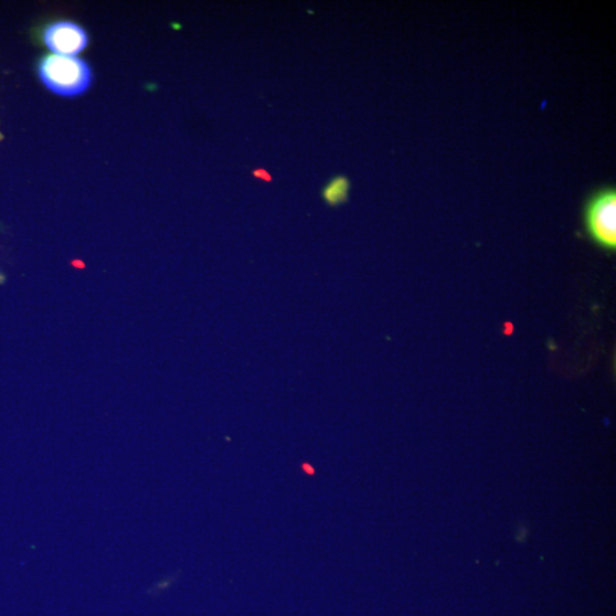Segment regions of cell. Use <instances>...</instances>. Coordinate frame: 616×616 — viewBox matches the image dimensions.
<instances>
[{"mask_svg": "<svg viewBox=\"0 0 616 616\" xmlns=\"http://www.w3.org/2000/svg\"><path fill=\"white\" fill-rule=\"evenodd\" d=\"M40 76L44 85L61 96H77L92 84L89 65L77 57L47 55L40 63Z\"/></svg>", "mask_w": 616, "mask_h": 616, "instance_id": "6da1fadb", "label": "cell"}, {"mask_svg": "<svg viewBox=\"0 0 616 616\" xmlns=\"http://www.w3.org/2000/svg\"><path fill=\"white\" fill-rule=\"evenodd\" d=\"M587 229L595 242L606 249L616 246V192L607 189L596 194L586 212Z\"/></svg>", "mask_w": 616, "mask_h": 616, "instance_id": "7a4b0ae2", "label": "cell"}, {"mask_svg": "<svg viewBox=\"0 0 616 616\" xmlns=\"http://www.w3.org/2000/svg\"><path fill=\"white\" fill-rule=\"evenodd\" d=\"M44 42L55 55L74 57L88 45L86 31L74 22H55L44 32Z\"/></svg>", "mask_w": 616, "mask_h": 616, "instance_id": "3957f363", "label": "cell"}, {"mask_svg": "<svg viewBox=\"0 0 616 616\" xmlns=\"http://www.w3.org/2000/svg\"><path fill=\"white\" fill-rule=\"evenodd\" d=\"M351 189L350 180L347 177L333 178L322 190V198L330 208L348 202Z\"/></svg>", "mask_w": 616, "mask_h": 616, "instance_id": "277c9868", "label": "cell"}, {"mask_svg": "<svg viewBox=\"0 0 616 616\" xmlns=\"http://www.w3.org/2000/svg\"><path fill=\"white\" fill-rule=\"evenodd\" d=\"M253 176L256 179L263 180L265 182H272V177L267 173V171L265 169H257L255 171H253Z\"/></svg>", "mask_w": 616, "mask_h": 616, "instance_id": "5b68a950", "label": "cell"}, {"mask_svg": "<svg viewBox=\"0 0 616 616\" xmlns=\"http://www.w3.org/2000/svg\"><path fill=\"white\" fill-rule=\"evenodd\" d=\"M302 469H305V471H306L308 475H315V469L312 468L311 465L304 464V465H302Z\"/></svg>", "mask_w": 616, "mask_h": 616, "instance_id": "8992f818", "label": "cell"}, {"mask_svg": "<svg viewBox=\"0 0 616 616\" xmlns=\"http://www.w3.org/2000/svg\"><path fill=\"white\" fill-rule=\"evenodd\" d=\"M0 139H2V136H0Z\"/></svg>", "mask_w": 616, "mask_h": 616, "instance_id": "52a82bcc", "label": "cell"}]
</instances>
